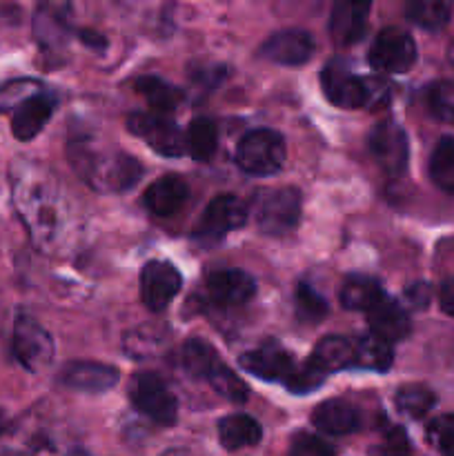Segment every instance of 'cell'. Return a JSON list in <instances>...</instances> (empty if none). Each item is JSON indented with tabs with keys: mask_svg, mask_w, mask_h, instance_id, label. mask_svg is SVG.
Instances as JSON below:
<instances>
[{
	"mask_svg": "<svg viewBox=\"0 0 454 456\" xmlns=\"http://www.w3.org/2000/svg\"><path fill=\"white\" fill-rule=\"evenodd\" d=\"M12 194L22 225L29 232L36 248H53L61 234L62 209L56 183L36 165L18 163L12 169Z\"/></svg>",
	"mask_w": 454,
	"mask_h": 456,
	"instance_id": "6da1fadb",
	"label": "cell"
},
{
	"mask_svg": "<svg viewBox=\"0 0 454 456\" xmlns=\"http://www.w3.org/2000/svg\"><path fill=\"white\" fill-rule=\"evenodd\" d=\"M320 87L328 96L329 102H334L341 110H377L390 102L392 87L385 80L377 76H354L341 62H328L320 71Z\"/></svg>",
	"mask_w": 454,
	"mask_h": 456,
	"instance_id": "7a4b0ae2",
	"label": "cell"
},
{
	"mask_svg": "<svg viewBox=\"0 0 454 456\" xmlns=\"http://www.w3.org/2000/svg\"><path fill=\"white\" fill-rule=\"evenodd\" d=\"M301 191L294 187H276L254 199L252 216L263 234L285 236L301 223Z\"/></svg>",
	"mask_w": 454,
	"mask_h": 456,
	"instance_id": "3957f363",
	"label": "cell"
},
{
	"mask_svg": "<svg viewBox=\"0 0 454 456\" xmlns=\"http://www.w3.org/2000/svg\"><path fill=\"white\" fill-rule=\"evenodd\" d=\"M134 408L158 426H172L178 417L176 396L156 372H136L127 387Z\"/></svg>",
	"mask_w": 454,
	"mask_h": 456,
	"instance_id": "277c9868",
	"label": "cell"
},
{
	"mask_svg": "<svg viewBox=\"0 0 454 456\" xmlns=\"http://www.w3.org/2000/svg\"><path fill=\"white\" fill-rule=\"evenodd\" d=\"M74 165L80 169L87 181L105 190H127L141 176L142 167L125 154H98V151H85L80 156H71Z\"/></svg>",
	"mask_w": 454,
	"mask_h": 456,
	"instance_id": "5b68a950",
	"label": "cell"
},
{
	"mask_svg": "<svg viewBox=\"0 0 454 456\" xmlns=\"http://www.w3.org/2000/svg\"><path fill=\"white\" fill-rule=\"evenodd\" d=\"M236 163L243 172L254 176H267L283 167L285 141L272 129H254L240 138L236 147Z\"/></svg>",
	"mask_w": 454,
	"mask_h": 456,
	"instance_id": "8992f818",
	"label": "cell"
},
{
	"mask_svg": "<svg viewBox=\"0 0 454 456\" xmlns=\"http://www.w3.org/2000/svg\"><path fill=\"white\" fill-rule=\"evenodd\" d=\"M12 352L18 363L31 374H40L53 361V338L31 316L20 314L13 323Z\"/></svg>",
	"mask_w": 454,
	"mask_h": 456,
	"instance_id": "52a82bcc",
	"label": "cell"
},
{
	"mask_svg": "<svg viewBox=\"0 0 454 456\" xmlns=\"http://www.w3.org/2000/svg\"><path fill=\"white\" fill-rule=\"evenodd\" d=\"M368 61L383 74H405L417 62V43L401 27H387L374 38Z\"/></svg>",
	"mask_w": 454,
	"mask_h": 456,
	"instance_id": "ba28073f",
	"label": "cell"
},
{
	"mask_svg": "<svg viewBox=\"0 0 454 456\" xmlns=\"http://www.w3.org/2000/svg\"><path fill=\"white\" fill-rule=\"evenodd\" d=\"M372 159L387 176H401L408 167V136L403 127L392 120L378 123L368 136Z\"/></svg>",
	"mask_w": 454,
	"mask_h": 456,
	"instance_id": "9c48e42d",
	"label": "cell"
},
{
	"mask_svg": "<svg viewBox=\"0 0 454 456\" xmlns=\"http://www.w3.org/2000/svg\"><path fill=\"white\" fill-rule=\"evenodd\" d=\"M127 127L134 136L142 138L154 151L163 156L185 154V134L169 120V116L158 114H132Z\"/></svg>",
	"mask_w": 454,
	"mask_h": 456,
	"instance_id": "30bf717a",
	"label": "cell"
},
{
	"mask_svg": "<svg viewBox=\"0 0 454 456\" xmlns=\"http://www.w3.org/2000/svg\"><path fill=\"white\" fill-rule=\"evenodd\" d=\"M247 216V205L239 196L221 194L200 214V221L196 225V236H200L205 240H218L230 234V232L243 227Z\"/></svg>",
	"mask_w": 454,
	"mask_h": 456,
	"instance_id": "8fae6325",
	"label": "cell"
},
{
	"mask_svg": "<svg viewBox=\"0 0 454 456\" xmlns=\"http://www.w3.org/2000/svg\"><path fill=\"white\" fill-rule=\"evenodd\" d=\"M256 294V283L247 272L218 270L203 283V298L212 307H240Z\"/></svg>",
	"mask_w": 454,
	"mask_h": 456,
	"instance_id": "7c38bea8",
	"label": "cell"
},
{
	"mask_svg": "<svg viewBox=\"0 0 454 456\" xmlns=\"http://www.w3.org/2000/svg\"><path fill=\"white\" fill-rule=\"evenodd\" d=\"M181 285L182 276L172 263L150 261L142 267L141 297L151 312L165 310L174 301V297L181 292Z\"/></svg>",
	"mask_w": 454,
	"mask_h": 456,
	"instance_id": "4fadbf2b",
	"label": "cell"
},
{
	"mask_svg": "<svg viewBox=\"0 0 454 456\" xmlns=\"http://www.w3.org/2000/svg\"><path fill=\"white\" fill-rule=\"evenodd\" d=\"M314 53V38L305 29H283L263 43L261 56L274 65H303Z\"/></svg>",
	"mask_w": 454,
	"mask_h": 456,
	"instance_id": "5bb4252c",
	"label": "cell"
},
{
	"mask_svg": "<svg viewBox=\"0 0 454 456\" xmlns=\"http://www.w3.org/2000/svg\"><path fill=\"white\" fill-rule=\"evenodd\" d=\"M369 3H336L329 13V36L338 47H350L363 38L368 29Z\"/></svg>",
	"mask_w": 454,
	"mask_h": 456,
	"instance_id": "9a60e30c",
	"label": "cell"
},
{
	"mask_svg": "<svg viewBox=\"0 0 454 456\" xmlns=\"http://www.w3.org/2000/svg\"><path fill=\"white\" fill-rule=\"evenodd\" d=\"M365 314H368L369 332H372L374 337L387 341L390 346L392 343L408 338L409 330H412L409 316L405 314L403 307H401L394 298L385 297V294H383Z\"/></svg>",
	"mask_w": 454,
	"mask_h": 456,
	"instance_id": "2e32d148",
	"label": "cell"
},
{
	"mask_svg": "<svg viewBox=\"0 0 454 456\" xmlns=\"http://www.w3.org/2000/svg\"><path fill=\"white\" fill-rule=\"evenodd\" d=\"M240 365H243L245 372H249L252 377L272 383H288L294 368H296L292 356H289V352H285L283 347L276 346L258 347V350L247 352V354H243V359H240Z\"/></svg>",
	"mask_w": 454,
	"mask_h": 456,
	"instance_id": "e0dca14e",
	"label": "cell"
},
{
	"mask_svg": "<svg viewBox=\"0 0 454 456\" xmlns=\"http://www.w3.org/2000/svg\"><path fill=\"white\" fill-rule=\"evenodd\" d=\"M53 110H56V98L49 92L29 98L12 114V134L22 142L31 141L43 132L53 116Z\"/></svg>",
	"mask_w": 454,
	"mask_h": 456,
	"instance_id": "ac0fdd59",
	"label": "cell"
},
{
	"mask_svg": "<svg viewBox=\"0 0 454 456\" xmlns=\"http://www.w3.org/2000/svg\"><path fill=\"white\" fill-rule=\"evenodd\" d=\"M62 383L80 392L98 395L118 381V370L107 363H96V361H74V363L62 368Z\"/></svg>",
	"mask_w": 454,
	"mask_h": 456,
	"instance_id": "d6986e66",
	"label": "cell"
},
{
	"mask_svg": "<svg viewBox=\"0 0 454 456\" xmlns=\"http://www.w3.org/2000/svg\"><path fill=\"white\" fill-rule=\"evenodd\" d=\"M190 196V187L181 176H163L151 183L142 194V205L150 209L154 216L169 218L182 209Z\"/></svg>",
	"mask_w": 454,
	"mask_h": 456,
	"instance_id": "ffe728a7",
	"label": "cell"
},
{
	"mask_svg": "<svg viewBox=\"0 0 454 456\" xmlns=\"http://www.w3.org/2000/svg\"><path fill=\"white\" fill-rule=\"evenodd\" d=\"M312 423L328 435H352L361 428V414L354 405L341 399H332L316 405L312 412Z\"/></svg>",
	"mask_w": 454,
	"mask_h": 456,
	"instance_id": "44dd1931",
	"label": "cell"
},
{
	"mask_svg": "<svg viewBox=\"0 0 454 456\" xmlns=\"http://www.w3.org/2000/svg\"><path fill=\"white\" fill-rule=\"evenodd\" d=\"M218 439H221L223 448L236 452V450L254 448L261 444L263 430L256 419L247 417V414H231L218 423Z\"/></svg>",
	"mask_w": 454,
	"mask_h": 456,
	"instance_id": "7402d4cb",
	"label": "cell"
},
{
	"mask_svg": "<svg viewBox=\"0 0 454 456\" xmlns=\"http://www.w3.org/2000/svg\"><path fill=\"white\" fill-rule=\"evenodd\" d=\"M310 363L328 377L329 372H338L354 365V343L345 337H325L314 347L310 356Z\"/></svg>",
	"mask_w": 454,
	"mask_h": 456,
	"instance_id": "603a6c76",
	"label": "cell"
},
{
	"mask_svg": "<svg viewBox=\"0 0 454 456\" xmlns=\"http://www.w3.org/2000/svg\"><path fill=\"white\" fill-rule=\"evenodd\" d=\"M67 31H69V20H67L65 4H43V7L36 12L34 34L40 45L53 47V45L65 40Z\"/></svg>",
	"mask_w": 454,
	"mask_h": 456,
	"instance_id": "cb8c5ba5",
	"label": "cell"
},
{
	"mask_svg": "<svg viewBox=\"0 0 454 456\" xmlns=\"http://www.w3.org/2000/svg\"><path fill=\"white\" fill-rule=\"evenodd\" d=\"M218 147V127L212 118H194L185 132V151L199 163L214 159Z\"/></svg>",
	"mask_w": 454,
	"mask_h": 456,
	"instance_id": "d4e9b609",
	"label": "cell"
},
{
	"mask_svg": "<svg viewBox=\"0 0 454 456\" xmlns=\"http://www.w3.org/2000/svg\"><path fill=\"white\" fill-rule=\"evenodd\" d=\"M136 92L141 94L147 101V105L151 107V114L158 116H172L182 101L181 89L165 83V80L154 78V76H145V78L138 80Z\"/></svg>",
	"mask_w": 454,
	"mask_h": 456,
	"instance_id": "484cf974",
	"label": "cell"
},
{
	"mask_svg": "<svg viewBox=\"0 0 454 456\" xmlns=\"http://www.w3.org/2000/svg\"><path fill=\"white\" fill-rule=\"evenodd\" d=\"M392 361H394V352L392 346L383 338L369 337L359 338L354 343V365L361 370H372V372H385L392 368Z\"/></svg>",
	"mask_w": 454,
	"mask_h": 456,
	"instance_id": "4316f807",
	"label": "cell"
},
{
	"mask_svg": "<svg viewBox=\"0 0 454 456\" xmlns=\"http://www.w3.org/2000/svg\"><path fill=\"white\" fill-rule=\"evenodd\" d=\"M381 297V288L369 276H350L341 288V305L345 310L368 312Z\"/></svg>",
	"mask_w": 454,
	"mask_h": 456,
	"instance_id": "83f0119b",
	"label": "cell"
},
{
	"mask_svg": "<svg viewBox=\"0 0 454 456\" xmlns=\"http://www.w3.org/2000/svg\"><path fill=\"white\" fill-rule=\"evenodd\" d=\"M430 178L441 191L454 194V138L443 136L430 156Z\"/></svg>",
	"mask_w": 454,
	"mask_h": 456,
	"instance_id": "f1b7e54d",
	"label": "cell"
},
{
	"mask_svg": "<svg viewBox=\"0 0 454 456\" xmlns=\"http://www.w3.org/2000/svg\"><path fill=\"white\" fill-rule=\"evenodd\" d=\"M454 12L452 3H441V0H417V3L405 4V13L414 25L423 29H443L450 22Z\"/></svg>",
	"mask_w": 454,
	"mask_h": 456,
	"instance_id": "f546056e",
	"label": "cell"
},
{
	"mask_svg": "<svg viewBox=\"0 0 454 456\" xmlns=\"http://www.w3.org/2000/svg\"><path fill=\"white\" fill-rule=\"evenodd\" d=\"M181 363L191 379L207 381L209 374L214 372V368H216L221 361H218L216 352H214L207 343L199 341V338H191V341H187L185 347H182Z\"/></svg>",
	"mask_w": 454,
	"mask_h": 456,
	"instance_id": "4dcf8cb0",
	"label": "cell"
},
{
	"mask_svg": "<svg viewBox=\"0 0 454 456\" xmlns=\"http://www.w3.org/2000/svg\"><path fill=\"white\" fill-rule=\"evenodd\" d=\"M43 83L34 78H16L0 85V114H13L22 102L43 94Z\"/></svg>",
	"mask_w": 454,
	"mask_h": 456,
	"instance_id": "1f68e13d",
	"label": "cell"
},
{
	"mask_svg": "<svg viewBox=\"0 0 454 456\" xmlns=\"http://www.w3.org/2000/svg\"><path fill=\"white\" fill-rule=\"evenodd\" d=\"M434 401H436L434 392L426 386H418V383H414V386L399 387V392H396V396H394L396 408L412 419H421L423 414L430 412L432 405H434Z\"/></svg>",
	"mask_w": 454,
	"mask_h": 456,
	"instance_id": "d6a6232c",
	"label": "cell"
},
{
	"mask_svg": "<svg viewBox=\"0 0 454 456\" xmlns=\"http://www.w3.org/2000/svg\"><path fill=\"white\" fill-rule=\"evenodd\" d=\"M427 107L432 116L454 125V80H436L427 87Z\"/></svg>",
	"mask_w": 454,
	"mask_h": 456,
	"instance_id": "836d02e7",
	"label": "cell"
},
{
	"mask_svg": "<svg viewBox=\"0 0 454 456\" xmlns=\"http://www.w3.org/2000/svg\"><path fill=\"white\" fill-rule=\"evenodd\" d=\"M207 383H212L214 390L223 396V399L231 401V403H245L247 401V386L231 372L227 365L218 363L214 372L209 374Z\"/></svg>",
	"mask_w": 454,
	"mask_h": 456,
	"instance_id": "e575fe53",
	"label": "cell"
},
{
	"mask_svg": "<svg viewBox=\"0 0 454 456\" xmlns=\"http://www.w3.org/2000/svg\"><path fill=\"white\" fill-rule=\"evenodd\" d=\"M328 314V303L316 294L310 285L301 283L296 288V316L303 323H319Z\"/></svg>",
	"mask_w": 454,
	"mask_h": 456,
	"instance_id": "d590c367",
	"label": "cell"
},
{
	"mask_svg": "<svg viewBox=\"0 0 454 456\" xmlns=\"http://www.w3.org/2000/svg\"><path fill=\"white\" fill-rule=\"evenodd\" d=\"M323 381H325V374L320 372V370H316L314 365L307 361V363L294 368L292 377L288 379L285 387H288L289 392H294V395H310V392H314L316 387L323 386Z\"/></svg>",
	"mask_w": 454,
	"mask_h": 456,
	"instance_id": "8d00e7d4",
	"label": "cell"
},
{
	"mask_svg": "<svg viewBox=\"0 0 454 456\" xmlns=\"http://www.w3.org/2000/svg\"><path fill=\"white\" fill-rule=\"evenodd\" d=\"M430 441L443 456H454V414H443L430 423Z\"/></svg>",
	"mask_w": 454,
	"mask_h": 456,
	"instance_id": "74e56055",
	"label": "cell"
},
{
	"mask_svg": "<svg viewBox=\"0 0 454 456\" xmlns=\"http://www.w3.org/2000/svg\"><path fill=\"white\" fill-rule=\"evenodd\" d=\"M381 454L383 456H409V441L399 426H383L381 430Z\"/></svg>",
	"mask_w": 454,
	"mask_h": 456,
	"instance_id": "f35d334b",
	"label": "cell"
},
{
	"mask_svg": "<svg viewBox=\"0 0 454 456\" xmlns=\"http://www.w3.org/2000/svg\"><path fill=\"white\" fill-rule=\"evenodd\" d=\"M289 456H336L334 448L325 444L323 439L314 435H298L294 436L292 448H289Z\"/></svg>",
	"mask_w": 454,
	"mask_h": 456,
	"instance_id": "ab89813d",
	"label": "cell"
},
{
	"mask_svg": "<svg viewBox=\"0 0 454 456\" xmlns=\"http://www.w3.org/2000/svg\"><path fill=\"white\" fill-rule=\"evenodd\" d=\"M439 305L445 314L454 316V279H448L439 288Z\"/></svg>",
	"mask_w": 454,
	"mask_h": 456,
	"instance_id": "60d3db41",
	"label": "cell"
},
{
	"mask_svg": "<svg viewBox=\"0 0 454 456\" xmlns=\"http://www.w3.org/2000/svg\"><path fill=\"white\" fill-rule=\"evenodd\" d=\"M4 430H7V419H4V414L0 412V436L4 435Z\"/></svg>",
	"mask_w": 454,
	"mask_h": 456,
	"instance_id": "b9f144b4",
	"label": "cell"
},
{
	"mask_svg": "<svg viewBox=\"0 0 454 456\" xmlns=\"http://www.w3.org/2000/svg\"><path fill=\"white\" fill-rule=\"evenodd\" d=\"M448 58H450V62H452V65H454V45H452V47H450V52H448Z\"/></svg>",
	"mask_w": 454,
	"mask_h": 456,
	"instance_id": "7bdbcfd3",
	"label": "cell"
},
{
	"mask_svg": "<svg viewBox=\"0 0 454 456\" xmlns=\"http://www.w3.org/2000/svg\"><path fill=\"white\" fill-rule=\"evenodd\" d=\"M71 456H89V454H87V452H83V450H76V452L71 454Z\"/></svg>",
	"mask_w": 454,
	"mask_h": 456,
	"instance_id": "ee69618b",
	"label": "cell"
}]
</instances>
